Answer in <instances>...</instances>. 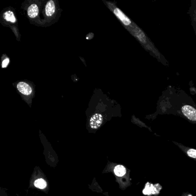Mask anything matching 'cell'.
I'll list each match as a JSON object with an SVG mask.
<instances>
[{"mask_svg":"<svg viewBox=\"0 0 196 196\" xmlns=\"http://www.w3.org/2000/svg\"><path fill=\"white\" fill-rule=\"evenodd\" d=\"M114 172L115 174L118 177H122L126 174V168L122 165H118L115 167L114 169Z\"/></svg>","mask_w":196,"mask_h":196,"instance_id":"8","label":"cell"},{"mask_svg":"<svg viewBox=\"0 0 196 196\" xmlns=\"http://www.w3.org/2000/svg\"><path fill=\"white\" fill-rule=\"evenodd\" d=\"M34 185H35V186L41 189H44L47 186L46 182L42 178H39L36 180Z\"/></svg>","mask_w":196,"mask_h":196,"instance_id":"9","label":"cell"},{"mask_svg":"<svg viewBox=\"0 0 196 196\" xmlns=\"http://www.w3.org/2000/svg\"><path fill=\"white\" fill-rule=\"evenodd\" d=\"M27 14L28 17L31 18H36L39 14V7L36 4H32L29 6Z\"/></svg>","mask_w":196,"mask_h":196,"instance_id":"6","label":"cell"},{"mask_svg":"<svg viewBox=\"0 0 196 196\" xmlns=\"http://www.w3.org/2000/svg\"><path fill=\"white\" fill-rule=\"evenodd\" d=\"M4 18L7 22H10L12 23H14L16 22V18L14 13L10 10H8L4 13Z\"/></svg>","mask_w":196,"mask_h":196,"instance_id":"7","label":"cell"},{"mask_svg":"<svg viewBox=\"0 0 196 196\" xmlns=\"http://www.w3.org/2000/svg\"><path fill=\"white\" fill-rule=\"evenodd\" d=\"M183 115L193 122L196 121V109L188 105H183L181 108Z\"/></svg>","mask_w":196,"mask_h":196,"instance_id":"1","label":"cell"},{"mask_svg":"<svg viewBox=\"0 0 196 196\" xmlns=\"http://www.w3.org/2000/svg\"><path fill=\"white\" fill-rule=\"evenodd\" d=\"M17 89L19 92L25 96H30L32 93V90L30 85L24 82L18 83Z\"/></svg>","mask_w":196,"mask_h":196,"instance_id":"4","label":"cell"},{"mask_svg":"<svg viewBox=\"0 0 196 196\" xmlns=\"http://www.w3.org/2000/svg\"><path fill=\"white\" fill-rule=\"evenodd\" d=\"M55 2L52 1L50 0L47 2V3L45 7V12L46 14L47 17H51L54 14L55 12Z\"/></svg>","mask_w":196,"mask_h":196,"instance_id":"5","label":"cell"},{"mask_svg":"<svg viewBox=\"0 0 196 196\" xmlns=\"http://www.w3.org/2000/svg\"><path fill=\"white\" fill-rule=\"evenodd\" d=\"M102 121H103V117L101 114H94L92 116V118L90 119V122H89L90 126L92 129L96 130L101 126V125L102 123Z\"/></svg>","mask_w":196,"mask_h":196,"instance_id":"2","label":"cell"},{"mask_svg":"<svg viewBox=\"0 0 196 196\" xmlns=\"http://www.w3.org/2000/svg\"><path fill=\"white\" fill-rule=\"evenodd\" d=\"M114 12L116 17L122 22V24L126 26H128L131 24V21L129 18L122 12L120 9L118 8H115L114 9Z\"/></svg>","mask_w":196,"mask_h":196,"instance_id":"3","label":"cell"},{"mask_svg":"<svg viewBox=\"0 0 196 196\" xmlns=\"http://www.w3.org/2000/svg\"><path fill=\"white\" fill-rule=\"evenodd\" d=\"M10 62V60L8 58H6L3 60V61L2 62V68H6L7 66H8Z\"/></svg>","mask_w":196,"mask_h":196,"instance_id":"11","label":"cell"},{"mask_svg":"<svg viewBox=\"0 0 196 196\" xmlns=\"http://www.w3.org/2000/svg\"><path fill=\"white\" fill-rule=\"evenodd\" d=\"M187 155L193 158H196V150L190 149L187 151Z\"/></svg>","mask_w":196,"mask_h":196,"instance_id":"10","label":"cell"}]
</instances>
